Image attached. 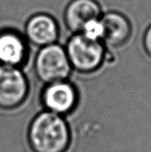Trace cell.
I'll return each mask as SVG.
<instances>
[{
  "label": "cell",
  "mask_w": 151,
  "mask_h": 152,
  "mask_svg": "<svg viewBox=\"0 0 151 152\" xmlns=\"http://www.w3.org/2000/svg\"><path fill=\"white\" fill-rule=\"evenodd\" d=\"M143 46L147 54L151 58V24L148 27L143 37Z\"/></svg>",
  "instance_id": "8fae6325"
},
{
  "label": "cell",
  "mask_w": 151,
  "mask_h": 152,
  "mask_svg": "<svg viewBox=\"0 0 151 152\" xmlns=\"http://www.w3.org/2000/svg\"><path fill=\"white\" fill-rule=\"evenodd\" d=\"M65 50L72 69L80 73L96 71L106 58L103 42L90 39L81 33H74L69 38Z\"/></svg>",
  "instance_id": "7a4b0ae2"
},
{
  "label": "cell",
  "mask_w": 151,
  "mask_h": 152,
  "mask_svg": "<svg viewBox=\"0 0 151 152\" xmlns=\"http://www.w3.org/2000/svg\"><path fill=\"white\" fill-rule=\"evenodd\" d=\"M27 45L20 35L13 31L0 34V63L19 66L27 58Z\"/></svg>",
  "instance_id": "9c48e42d"
},
{
  "label": "cell",
  "mask_w": 151,
  "mask_h": 152,
  "mask_svg": "<svg viewBox=\"0 0 151 152\" xmlns=\"http://www.w3.org/2000/svg\"><path fill=\"white\" fill-rule=\"evenodd\" d=\"M101 20L104 28L103 43L111 47H119L130 39L133 28L131 21L125 14L110 11L102 13Z\"/></svg>",
  "instance_id": "ba28073f"
},
{
  "label": "cell",
  "mask_w": 151,
  "mask_h": 152,
  "mask_svg": "<svg viewBox=\"0 0 151 152\" xmlns=\"http://www.w3.org/2000/svg\"><path fill=\"white\" fill-rule=\"evenodd\" d=\"M101 14V7L96 0H71L64 11V22L73 34L80 33L87 22Z\"/></svg>",
  "instance_id": "52a82bcc"
},
{
  "label": "cell",
  "mask_w": 151,
  "mask_h": 152,
  "mask_svg": "<svg viewBox=\"0 0 151 152\" xmlns=\"http://www.w3.org/2000/svg\"><path fill=\"white\" fill-rule=\"evenodd\" d=\"M86 37L93 40H98V41H102L103 38V34H104V28L102 21L100 18L93 19L87 22L83 29L80 32Z\"/></svg>",
  "instance_id": "30bf717a"
},
{
  "label": "cell",
  "mask_w": 151,
  "mask_h": 152,
  "mask_svg": "<svg viewBox=\"0 0 151 152\" xmlns=\"http://www.w3.org/2000/svg\"><path fill=\"white\" fill-rule=\"evenodd\" d=\"M25 35L31 44L42 47L57 42L60 28L52 15L40 12L28 19L25 26Z\"/></svg>",
  "instance_id": "8992f818"
},
{
  "label": "cell",
  "mask_w": 151,
  "mask_h": 152,
  "mask_svg": "<svg viewBox=\"0 0 151 152\" xmlns=\"http://www.w3.org/2000/svg\"><path fill=\"white\" fill-rule=\"evenodd\" d=\"M41 101L46 110L66 115L71 112L77 103V92L67 80L46 84L41 95Z\"/></svg>",
  "instance_id": "5b68a950"
},
{
  "label": "cell",
  "mask_w": 151,
  "mask_h": 152,
  "mask_svg": "<svg viewBox=\"0 0 151 152\" xmlns=\"http://www.w3.org/2000/svg\"><path fill=\"white\" fill-rule=\"evenodd\" d=\"M28 94V83L15 66L0 65V109L13 110L20 106Z\"/></svg>",
  "instance_id": "277c9868"
},
{
  "label": "cell",
  "mask_w": 151,
  "mask_h": 152,
  "mask_svg": "<svg viewBox=\"0 0 151 152\" xmlns=\"http://www.w3.org/2000/svg\"><path fill=\"white\" fill-rule=\"evenodd\" d=\"M28 141L33 152H66L70 144V130L63 116L45 110L30 123Z\"/></svg>",
  "instance_id": "6da1fadb"
},
{
  "label": "cell",
  "mask_w": 151,
  "mask_h": 152,
  "mask_svg": "<svg viewBox=\"0 0 151 152\" xmlns=\"http://www.w3.org/2000/svg\"><path fill=\"white\" fill-rule=\"evenodd\" d=\"M34 69L37 78L44 84L66 80L72 70L65 48L57 43L40 48L35 58Z\"/></svg>",
  "instance_id": "3957f363"
}]
</instances>
